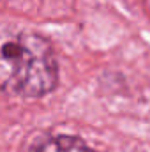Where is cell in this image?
<instances>
[{
	"mask_svg": "<svg viewBox=\"0 0 150 152\" xmlns=\"http://www.w3.org/2000/svg\"><path fill=\"white\" fill-rule=\"evenodd\" d=\"M58 83L51 44L27 30L0 32V90L18 97H42Z\"/></svg>",
	"mask_w": 150,
	"mask_h": 152,
	"instance_id": "1",
	"label": "cell"
},
{
	"mask_svg": "<svg viewBox=\"0 0 150 152\" xmlns=\"http://www.w3.org/2000/svg\"><path fill=\"white\" fill-rule=\"evenodd\" d=\"M32 152H94L83 140L76 136H53L39 143Z\"/></svg>",
	"mask_w": 150,
	"mask_h": 152,
	"instance_id": "2",
	"label": "cell"
}]
</instances>
